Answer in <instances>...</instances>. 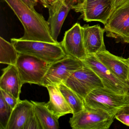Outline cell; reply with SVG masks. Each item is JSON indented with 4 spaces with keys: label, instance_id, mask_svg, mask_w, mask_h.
<instances>
[{
    "label": "cell",
    "instance_id": "6da1fadb",
    "mask_svg": "<svg viewBox=\"0 0 129 129\" xmlns=\"http://www.w3.org/2000/svg\"><path fill=\"white\" fill-rule=\"evenodd\" d=\"M22 24L24 33L20 38L25 40L56 43L52 38L49 23L44 16L22 0H4Z\"/></svg>",
    "mask_w": 129,
    "mask_h": 129
},
{
    "label": "cell",
    "instance_id": "7a4b0ae2",
    "mask_svg": "<svg viewBox=\"0 0 129 129\" xmlns=\"http://www.w3.org/2000/svg\"><path fill=\"white\" fill-rule=\"evenodd\" d=\"M11 43L18 53L33 56L50 64L60 60L67 55L59 42L52 43L12 38Z\"/></svg>",
    "mask_w": 129,
    "mask_h": 129
},
{
    "label": "cell",
    "instance_id": "3957f363",
    "mask_svg": "<svg viewBox=\"0 0 129 129\" xmlns=\"http://www.w3.org/2000/svg\"><path fill=\"white\" fill-rule=\"evenodd\" d=\"M83 101L86 107L100 109L115 115L123 107L129 105L127 94L117 93L105 87L93 90Z\"/></svg>",
    "mask_w": 129,
    "mask_h": 129
},
{
    "label": "cell",
    "instance_id": "277c9868",
    "mask_svg": "<svg viewBox=\"0 0 129 129\" xmlns=\"http://www.w3.org/2000/svg\"><path fill=\"white\" fill-rule=\"evenodd\" d=\"M50 64L33 56L19 53L16 66L22 85L29 83L42 86Z\"/></svg>",
    "mask_w": 129,
    "mask_h": 129
},
{
    "label": "cell",
    "instance_id": "5b68a950",
    "mask_svg": "<svg viewBox=\"0 0 129 129\" xmlns=\"http://www.w3.org/2000/svg\"><path fill=\"white\" fill-rule=\"evenodd\" d=\"M114 118V115L102 109L85 106L82 111L73 114L69 123L73 129H108Z\"/></svg>",
    "mask_w": 129,
    "mask_h": 129
},
{
    "label": "cell",
    "instance_id": "8992f818",
    "mask_svg": "<svg viewBox=\"0 0 129 129\" xmlns=\"http://www.w3.org/2000/svg\"><path fill=\"white\" fill-rule=\"evenodd\" d=\"M114 0H78L72 9L81 14L84 21H98L104 25L114 12Z\"/></svg>",
    "mask_w": 129,
    "mask_h": 129
},
{
    "label": "cell",
    "instance_id": "52a82bcc",
    "mask_svg": "<svg viewBox=\"0 0 129 129\" xmlns=\"http://www.w3.org/2000/svg\"><path fill=\"white\" fill-rule=\"evenodd\" d=\"M64 83L83 100L93 90L104 87L98 75L85 65L73 72Z\"/></svg>",
    "mask_w": 129,
    "mask_h": 129
},
{
    "label": "cell",
    "instance_id": "ba28073f",
    "mask_svg": "<svg viewBox=\"0 0 129 129\" xmlns=\"http://www.w3.org/2000/svg\"><path fill=\"white\" fill-rule=\"evenodd\" d=\"M108 37L129 43V0L112 13L104 28Z\"/></svg>",
    "mask_w": 129,
    "mask_h": 129
},
{
    "label": "cell",
    "instance_id": "9c48e42d",
    "mask_svg": "<svg viewBox=\"0 0 129 129\" xmlns=\"http://www.w3.org/2000/svg\"><path fill=\"white\" fill-rule=\"evenodd\" d=\"M81 60L67 55L50 64L43 80L42 86L58 85L64 83L72 74L84 66Z\"/></svg>",
    "mask_w": 129,
    "mask_h": 129
},
{
    "label": "cell",
    "instance_id": "30bf717a",
    "mask_svg": "<svg viewBox=\"0 0 129 129\" xmlns=\"http://www.w3.org/2000/svg\"><path fill=\"white\" fill-rule=\"evenodd\" d=\"M85 65L91 69L102 81L104 87L118 93L127 94L128 85L112 74L95 55H88L82 60Z\"/></svg>",
    "mask_w": 129,
    "mask_h": 129
},
{
    "label": "cell",
    "instance_id": "8fae6325",
    "mask_svg": "<svg viewBox=\"0 0 129 129\" xmlns=\"http://www.w3.org/2000/svg\"><path fill=\"white\" fill-rule=\"evenodd\" d=\"M78 0H56L49 8L48 22L53 39H57L69 13Z\"/></svg>",
    "mask_w": 129,
    "mask_h": 129
},
{
    "label": "cell",
    "instance_id": "7c38bea8",
    "mask_svg": "<svg viewBox=\"0 0 129 129\" xmlns=\"http://www.w3.org/2000/svg\"><path fill=\"white\" fill-rule=\"evenodd\" d=\"M60 43L67 55L81 61L87 56L83 40L82 27L79 23L75 24L66 31Z\"/></svg>",
    "mask_w": 129,
    "mask_h": 129
},
{
    "label": "cell",
    "instance_id": "4fadbf2b",
    "mask_svg": "<svg viewBox=\"0 0 129 129\" xmlns=\"http://www.w3.org/2000/svg\"><path fill=\"white\" fill-rule=\"evenodd\" d=\"M95 55L118 78L127 83L129 80V63L127 59L113 55L106 50Z\"/></svg>",
    "mask_w": 129,
    "mask_h": 129
},
{
    "label": "cell",
    "instance_id": "5bb4252c",
    "mask_svg": "<svg viewBox=\"0 0 129 129\" xmlns=\"http://www.w3.org/2000/svg\"><path fill=\"white\" fill-rule=\"evenodd\" d=\"M82 30L84 44L87 55H95L106 50L104 41V28L99 25L91 26L85 25L82 27Z\"/></svg>",
    "mask_w": 129,
    "mask_h": 129
},
{
    "label": "cell",
    "instance_id": "9a60e30c",
    "mask_svg": "<svg viewBox=\"0 0 129 129\" xmlns=\"http://www.w3.org/2000/svg\"><path fill=\"white\" fill-rule=\"evenodd\" d=\"M3 71L0 78V89L20 100L19 96L23 85L17 67L14 65H9Z\"/></svg>",
    "mask_w": 129,
    "mask_h": 129
},
{
    "label": "cell",
    "instance_id": "2e32d148",
    "mask_svg": "<svg viewBox=\"0 0 129 129\" xmlns=\"http://www.w3.org/2000/svg\"><path fill=\"white\" fill-rule=\"evenodd\" d=\"M49 95V101L46 103L47 108L58 118L69 114H73L71 108L57 85L46 87Z\"/></svg>",
    "mask_w": 129,
    "mask_h": 129
},
{
    "label": "cell",
    "instance_id": "e0dca14e",
    "mask_svg": "<svg viewBox=\"0 0 129 129\" xmlns=\"http://www.w3.org/2000/svg\"><path fill=\"white\" fill-rule=\"evenodd\" d=\"M33 109L31 101L19 100L13 110L6 129H24L25 124Z\"/></svg>",
    "mask_w": 129,
    "mask_h": 129
},
{
    "label": "cell",
    "instance_id": "ac0fdd59",
    "mask_svg": "<svg viewBox=\"0 0 129 129\" xmlns=\"http://www.w3.org/2000/svg\"><path fill=\"white\" fill-rule=\"evenodd\" d=\"M31 101L33 105L34 111L43 129H58L59 128L58 118L47 108L46 103Z\"/></svg>",
    "mask_w": 129,
    "mask_h": 129
},
{
    "label": "cell",
    "instance_id": "d6986e66",
    "mask_svg": "<svg viewBox=\"0 0 129 129\" xmlns=\"http://www.w3.org/2000/svg\"><path fill=\"white\" fill-rule=\"evenodd\" d=\"M58 86L71 108L73 111L72 114H75L84 109L85 106L83 100L75 92L68 86L64 83H61Z\"/></svg>",
    "mask_w": 129,
    "mask_h": 129
},
{
    "label": "cell",
    "instance_id": "ffe728a7",
    "mask_svg": "<svg viewBox=\"0 0 129 129\" xmlns=\"http://www.w3.org/2000/svg\"><path fill=\"white\" fill-rule=\"evenodd\" d=\"M19 53L13 44L0 37V63L16 65Z\"/></svg>",
    "mask_w": 129,
    "mask_h": 129
},
{
    "label": "cell",
    "instance_id": "44dd1931",
    "mask_svg": "<svg viewBox=\"0 0 129 129\" xmlns=\"http://www.w3.org/2000/svg\"><path fill=\"white\" fill-rule=\"evenodd\" d=\"M12 111L0 93V129H6Z\"/></svg>",
    "mask_w": 129,
    "mask_h": 129
},
{
    "label": "cell",
    "instance_id": "7402d4cb",
    "mask_svg": "<svg viewBox=\"0 0 129 129\" xmlns=\"http://www.w3.org/2000/svg\"><path fill=\"white\" fill-rule=\"evenodd\" d=\"M24 129H43L34 109L25 124Z\"/></svg>",
    "mask_w": 129,
    "mask_h": 129
},
{
    "label": "cell",
    "instance_id": "603a6c76",
    "mask_svg": "<svg viewBox=\"0 0 129 129\" xmlns=\"http://www.w3.org/2000/svg\"><path fill=\"white\" fill-rule=\"evenodd\" d=\"M115 118L129 126V105L124 106L116 113Z\"/></svg>",
    "mask_w": 129,
    "mask_h": 129
},
{
    "label": "cell",
    "instance_id": "cb8c5ba5",
    "mask_svg": "<svg viewBox=\"0 0 129 129\" xmlns=\"http://www.w3.org/2000/svg\"><path fill=\"white\" fill-rule=\"evenodd\" d=\"M1 93L2 94L4 100L13 110L20 100L17 99L15 97L9 94L4 90L0 89Z\"/></svg>",
    "mask_w": 129,
    "mask_h": 129
},
{
    "label": "cell",
    "instance_id": "d4e9b609",
    "mask_svg": "<svg viewBox=\"0 0 129 129\" xmlns=\"http://www.w3.org/2000/svg\"><path fill=\"white\" fill-rule=\"evenodd\" d=\"M28 6L32 9H35V7L37 5L39 0H22Z\"/></svg>",
    "mask_w": 129,
    "mask_h": 129
},
{
    "label": "cell",
    "instance_id": "484cf974",
    "mask_svg": "<svg viewBox=\"0 0 129 129\" xmlns=\"http://www.w3.org/2000/svg\"><path fill=\"white\" fill-rule=\"evenodd\" d=\"M128 0H114V6H113V10L114 11L118 7L126 2Z\"/></svg>",
    "mask_w": 129,
    "mask_h": 129
},
{
    "label": "cell",
    "instance_id": "4316f807",
    "mask_svg": "<svg viewBox=\"0 0 129 129\" xmlns=\"http://www.w3.org/2000/svg\"><path fill=\"white\" fill-rule=\"evenodd\" d=\"M56 1V0H41L43 6L47 9Z\"/></svg>",
    "mask_w": 129,
    "mask_h": 129
},
{
    "label": "cell",
    "instance_id": "83f0119b",
    "mask_svg": "<svg viewBox=\"0 0 129 129\" xmlns=\"http://www.w3.org/2000/svg\"><path fill=\"white\" fill-rule=\"evenodd\" d=\"M127 84L128 85V90H127V99H128V102H129V80L127 82Z\"/></svg>",
    "mask_w": 129,
    "mask_h": 129
},
{
    "label": "cell",
    "instance_id": "f1b7e54d",
    "mask_svg": "<svg viewBox=\"0 0 129 129\" xmlns=\"http://www.w3.org/2000/svg\"><path fill=\"white\" fill-rule=\"evenodd\" d=\"M127 61H128V62H129V58H127Z\"/></svg>",
    "mask_w": 129,
    "mask_h": 129
}]
</instances>
